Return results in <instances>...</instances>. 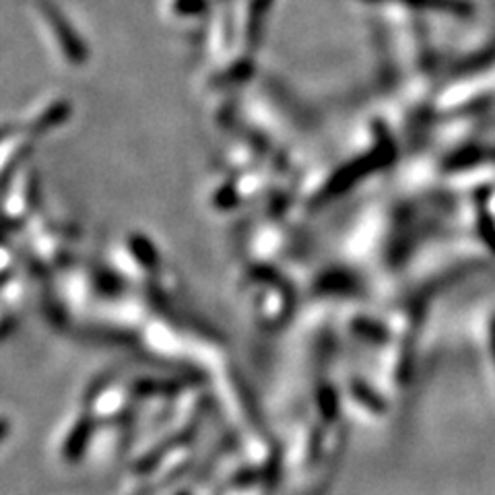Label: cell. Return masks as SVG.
<instances>
[{"label": "cell", "instance_id": "6da1fadb", "mask_svg": "<svg viewBox=\"0 0 495 495\" xmlns=\"http://www.w3.org/2000/svg\"><path fill=\"white\" fill-rule=\"evenodd\" d=\"M87 438H89V424H79L69 440V453L72 454L81 453V448H85Z\"/></svg>", "mask_w": 495, "mask_h": 495}]
</instances>
